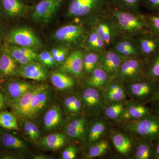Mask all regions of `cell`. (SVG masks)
I'll use <instances>...</instances> for the list:
<instances>
[{
	"label": "cell",
	"mask_w": 159,
	"mask_h": 159,
	"mask_svg": "<svg viewBox=\"0 0 159 159\" xmlns=\"http://www.w3.org/2000/svg\"><path fill=\"white\" fill-rule=\"evenodd\" d=\"M67 2L66 16L79 23L93 28L96 22L107 14L111 0H65Z\"/></svg>",
	"instance_id": "6da1fadb"
},
{
	"label": "cell",
	"mask_w": 159,
	"mask_h": 159,
	"mask_svg": "<svg viewBox=\"0 0 159 159\" xmlns=\"http://www.w3.org/2000/svg\"><path fill=\"white\" fill-rule=\"evenodd\" d=\"M114 20L120 34L135 39L149 32L145 14L133 12L111 6L107 13Z\"/></svg>",
	"instance_id": "7a4b0ae2"
},
{
	"label": "cell",
	"mask_w": 159,
	"mask_h": 159,
	"mask_svg": "<svg viewBox=\"0 0 159 159\" xmlns=\"http://www.w3.org/2000/svg\"><path fill=\"white\" fill-rule=\"evenodd\" d=\"M91 29L79 23H71L57 29L52 38L61 46L73 51L83 48Z\"/></svg>",
	"instance_id": "3957f363"
},
{
	"label": "cell",
	"mask_w": 159,
	"mask_h": 159,
	"mask_svg": "<svg viewBox=\"0 0 159 159\" xmlns=\"http://www.w3.org/2000/svg\"><path fill=\"white\" fill-rule=\"evenodd\" d=\"M122 126L139 139L154 142L159 139V117L153 113L138 120L123 122Z\"/></svg>",
	"instance_id": "277c9868"
},
{
	"label": "cell",
	"mask_w": 159,
	"mask_h": 159,
	"mask_svg": "<svg viewBox=\"0 0 159 159\" xmlns=\"http://www.w3.org/2000/svg\"><path fill=\"white\" fill-rule=\"evenodd\" d=\"M123 83L126 94L130 98L146 104L153 97L158 81L145 77L136 81Z\"/></svg>",
	"instance_id": "5b68a950"
},
{
	"label": "cell",
	"mask_w": 159,
	"mask_h": 159,
	"mask_svg": "<svg viewBox=\"0 0 159 159\" xmlns=\"http://www.w3.org/2000/svg\"><path fill=\"white\" fill-rule=\"evenodd\" d=\"M6 40L11 44L28 47L36 51L43 48L40 40L33 30L27 26L11 29L7 34Z\"/></svg>",
	"instance_id": "8992f818"
},
{
	"label": "cell",
	"mask_w": 159,
	"mask_h": 159,
	"mask_svg": "<svg viewBox=\"0 0 159 159\" xmlns=\"http://www.w3.org/2000/svg\"><path fill=\"white\" fill-rule=\"evenodd\" d=\"M64 1L39 0L33 6L31 15V19L38 24H49L55 17Z\"/></svg>",
	"instance_id": "52a82bcc"
},
{
	"label": "cell",
	"mask_w": 159,
	"mask_h": 159,
	"mask_svg": "<svg viewBox=\"0 0 159 159\" xmlns=\"http://www.w3.org/2000/svg\"><path fill=\"white\" fill-rule=\"evenodd\" d=\"M145 77L144 59L130 58L122 61L116 78L126 83L136 81Z\"/></svg>",
	"instance_id": "ba28073f"
},
{
	"label": "cell",
	"mask_w": 159,
	"mask_h": 159,
	"mask_svg": "<svg viewBox=\"0 0 159 159\" xmlns=\"http://www.w3.org/2000/svg\"><path fill=\"white\" fill-rule=\"evenodd\" d=\"M93 28L108 48L120 35L114 20L107 14L100 17Z\"/></svg>",
	"instance_id": "9c48e42d"
},
{
	"label": "cell",
	"mask_w": 159,
	"mask_h": 159,
	"mask_svg": "<svg viewBox=\"0 0 159 159\" xmlns=\"http://www.w3.org/2000/svg\"><path fill=\"white\" fill-rule=\"evenodd\" d=\"M111 48L124 60L130 58L143 59L142 52L135 39L120 34Z\"/></svg>",
	"instance_id": "30bf717a"
},
{
	"label": "cell",
	"mask_w": 159,
	"mask_h": 159,
	"mask_svg": "<svg viewBox=\"0 0 159 159\" xmlns=\"http://www.w3.org/2000/svg\"><path fill=\"white\" fill-rule=\"evenodd\" d=\"M82 101L89 111L94 115H99L103 111L106 106L102 90L88 86L82 93Z\"/></svg>",
	"instance_id": "8fae6325"
},
{
	"label": "cell",
	"mask_w": 159,
	"mask_h": 159,
	"mask_svg": "<svg viewBox=\"0 0 159 159\" xmlns=\"http://www.w3.org/2000/svg\"><path fill=\"white\" fill-rule=\"evenodd\" d=\"M83 56V48L73 50L61 65L60 70L74 76H82L84 74Z\"/></svg>",
	"instance_id": "7c38bea8"
},
{
	"label": "cell",
	"mask_w": 159,
	"mask_h": 159,
	"mask_svg": "<svg viewBox=\"0 0 159 159\" xmlns=\"http://www.w3.org/2000/svg\"><path fill=\"white\" fill-rule=\"evenodd\" d=\"M17 75L25 79L43 81L48 79V71L40 62L33 61L21 65L18 70Z\"/></svg>",
	"instance_id": "4fadbf2b"
},
{
	"label": "cell",
	"mask_w": 159,
	"mask_h": 159,
	"mask_svg": "<svg viewBox=\"0 0 159 159\" xmlns=\"http://www.w3.org/2000/svg\"><path fill=\"white\" fill-rule=\"evenodd\" d=\"M153 113L151 108L144 102L134 100L126 102V107L120 120L122 122L133 121L142 119Z\"/></svg>",
	"instance_id": "5bb4252c"
},
{
	"label": "cell",
	"mask_w": 159,
	"mask_h": 159,
	"mask_svg": "<svg viewBox=\"0 0 159 159\" xmlns=\"http://www.w3.org/2000/svg\"><path fill=\"white\" fill-rule=\"evenodd\" d=\"M124 59L111 48L102 53L100 66L109 75L111 79L116 78L120 66Z\"/></svg>",
	"instance_id": "9a60e30c"
},
{
	"label": "cell",
	"mask_w": 159,
	"mask_h": 159,
	"mask_svg": "<svg viewBox=\"0 0 159 159\" xmlns=\"http://www.w3.org/2000/svg\"><path fill=\"white\" fill-rule=\"evenodd\" d=\"M47 87L46 84H44L34 85V87L28 91L18 99L10 101L9 104H10L15 113L20 117L25 118L31 99L34 94Z\"/></svg>",
	"instance_id": "2e32d148"
},
{
	"label": "cell",
	"mask_w": 159,
	"mask_h": 159,
	"mask_svg": "<svg viewBox=\"0 0 159 159\" xmlns=\"http://www.w3.org/2000/svg\"><path fill=\"white\" fill-rule=\"evenodd\" d=\"M102 93L107 104L124 101L127 94L123 83L116 78L111 80Z\"/></svg>",
	"instance_id": "e0dca14e"
},
{
	"label": "cell",
	"mask_w": 159,
	"mask_h": 159,
	"mask_svg": "<svg viewBox=\"0 0 159 159\" xmlns=\"http://www.w3.org/2000/svg\"><path fill=\"white\" fill-rule=\"evenodd\" d=\"M135 39L142 52L143 59L159 52V38L150 32L141 34Z\"/></svg>",
	"instance_id": "ac0fdd59"
},
{
	"label": "cell",
	"mask_w": 159,
	"mask_h": 159,
	"mask_svg": "<svg viewBox=\"0 0 159 159\" xmlns=\"http://www.w3.org/2000/svg\"><path fill=\"white\" fill-rule=\"evenodd\" d=\"M7 50L16 61L21 65L38 61L37 51L31 48L11 44Z\"/></svg>",
	"instance_id": "d6986e66"
},
{
	"label": "cell",
	"mask_w": 159,
	"mask_h": 159,
	"mask_svg": "<svg viewBox=\"0 0 159 159\" xmlns=\"http://www.w3.org/2000/svg\"><path fill=\"white\" fill-rule=\"evenodd\" d=\"M49 98L50 92L48 87L34 94L25 118L33 119L37 117L47 105Z\"/></svg>",
	"instance_id": "ffe728a7"
},
{
	"label": "cell",
	"mask_w": 159,
	"mask_h": 159,
	"mask_svg": "<svg viewBox=\"0 0 159 159\" xmlns=\"http://www.w3.org/2000/svg\"><path fill=\"white\" fill-rule=\"evenodd\" d=\"M2 10L9 17H20L25 14L29 6L23 0H0Z\"/></svg>",
	"instance_id": "44dd1931"
},
{
	"label": "cell",
	"mask_w": 159,
	"mask_h": 159,
	"mask_svg": "<svg viewBox=\"0 0 159 159\" xmlns=\"http://www.w3.org/2000/svg\"><path fill=\"white\" fill-rule=\"evenodd\" d=\"M34 86L23 80H13L5 84L4 90L10 101H12L21 97Z\"/></svg>",
	"instance_id": "7402d4cb"
},
{
	"label": "cell",
	"mask_w": 159,
	"mask_h": 159,
	"mask_svg": "<svg viewBox=\"0 0 159 159\" xmlns=\"http://www.w3.org/2000/svg\"><path fill=\"white\" fill-rule=\"evenodd\" d=\"M86 123V121L84 118L73 119L66 126L67 135L72 139L85 141L87 136Z\"/></svg>",
	"instance_id": "603a6c76"
},
{
	"label": "cell",
	"mask_w": 159,
	"mask_h": 159,
	"mask_svg": "<svg viewBox=\"0 0 159 159\" xmlns=\"http://www.w3.org/2000/svg\"><path fill=\"white\" fill-rule=\"evenodd\" d=\"M111 78L100 66L96 68L88 77L86 83L88 86L103 90Z\"/></svg>",
	"instance_id": "cb8c5ba5"
},
{
	"label": "cell",
	"mask_w": 159,
	"mask_h": 159,
	"mask_svg": "<svg viewBox=\"0 0 159 159\" xmlns=\"http://www.w3.org/2000/svg\"><path fill=\"white\" fill-rule=\"evenodd\" d=\"M63 122L62 111L57 105L52 106L45 114L43 125L46 130H54L59 127Z\"/></svg>",
	"instance_id": "d4e9b609"
},
{
	"label": "cell",
	"mask_w": 159,
	"mask_h": 159,
	"mask_svg": "<svg viewBox=\"0 0 159 159\" xmlns=\"http://www.w3.org/2000/svg\"><path fill=\"white\" fill-rule=\"evenodd\" d=\"M111 140L116 149L122 155L126 156L132 152L133 142L126 134L116 132L112 136Z\"/></svg>",
	"instance_id": "484cf974"
},
{
	"label": "cell",
	"mask_w": 159,
	"mask_h": 159,
	"mask_svg": "<svg viewBox=\"0 0 159 159\" xmlns=\"http://www.w3.org/2000/svg\"><path fill=\"white\" fill-rule=\"evenodd\" d=\"M18 68L16 61L7 49L3 50L0 57V76L8 77L16 75Z\"/></svg>",
	"instance_id": "4316f807"
},
{
	"label": "cell",
	"mask_w": 159,
	"mask_h": 159,
	"mask_svg": "<svg viewBox=\"0 0 159 159\" xmlns=\"http://www.w3.org/2000/svg\"><path fill=\"white\" fill-rule=\"evenodd\" d=\"M83 48L92 52L102 54L108 48L93 28H92L87 36Z\"/></svg>",
	"instance_id": "83f0119b"
},
{
	"label": "cell",
	"mask_w": 159,
	"mask_h": 159,
	"mask_svg": "<svg viewBox=\"0 0 159 159\" xmlns=\"http://www.w3.org/2000/svg\"><path fill=\"white\" fill-rule=\"evenodd\" d=\"M136 145L134 158L155 159L154 142L146 139H139Z\"/></svg>",
	"instance_id": "f1b7e54d"
},
{
	"label": "cell",
	"mask_w": 159,
	"mask_h": 159,
	"mask_svg": "<svg viewBox=\"0 0 159 159\" xmlns=\"http://www.w3.org/2000/svg\"><path fill=\"white\" fill-rule=\"evenodd\" d=\"M66 135L61 133L49 134L40 141V145L48 150L57 151L63 147L67 142Z\"/></svg>",
	"instance_id": "f546056e"
},
{
	"label": "cell",
	"mask_w": 159,
	"mask_h": 159,
	"mask_svg": "<svg viewBox=\"0 0 159 159\" xmlns=\"http://www.w3.org/2000/svg\"><path fill=\"white\" fill-rule=\"evenodd\" d=\"M69 74L62 71H55L51 74V83L56 88L61 90L72 88L75 85V81Z\"/></svg>",
	"instance_id": "4dcf8cb0"
},
{
	"label": "cell",
	"mask_w": 159,
	"mask_h": 159,
	"mask_svg": "<svg viewBox=\"0 0 159 159\" xmlns=\"http://www.w3.org/2000/svg\"><path fill=\"white\" fill-rule=\"evenodd\" d=\"M102 54L84 49V74L88 77L100 65Z\"/></svg>",
	"instance_id": "1f68e13d"
},
{
	"label": "cell",
	"mask_w": 159,
	"mask_h": 159,
	"mask_svg": "<svg viewBox=\"0 0 159 159\" xmlns=\"http://www.w3.org/2000/svg\"><path fill=\"white\" fill-rule=\"evenodd\" d=\"M145 77L159 81V52L144 59Z\"/></svg>",
	"instance_id": "d6a6232c"
},
{
	"label": "cell",
	"mask_w": 159,
	"mask_h": 159,
	"mask_svg": "<svg viewBox=\"0 0 159 159\" xmlns=\"http://www.w3.org/2000/svg\"><path fill=\"white\" fill-rule=\"evenodd\" d=\"M107 129V126L101 119H97L91 123L87 133L88 138L91 143H94L102 139Z\"/></svg>",
	"instance_id": "836d02e7"
},
{
	"label": "cell",
	"mask_w": 159,
	"mask_h": 159,
	"mask_svg": "<svg viewBox=\"0 0 159 159\" xmlns=\"http://www.w3.org/2000/svg\"><path fill=\"white\" fill-rule=\"evenodd\" d=\"M126 102L124 101L108 103L103 110L104 115L111 120H120L125 110Z\"/></svg>",
	"instance_id": "e575fe53"
},
{
	"label": "cell",
	"mask_w": 159,
	"mask_h": 159,
	"mask_svg": "<svg viewBox=\"0 0 159 159\" xmlns=\"http://www.w3.org/2000/svg\"><path fill=\"white\" fill-rule=\"evenodd\" d=\"M93 143L86 154L87 158H93L102 156L109 149V143L106 139H101Z\"/></svg>",
	"instance_id": "d590c367"
},
{
	"label": "cell",
	"mask_w": 159,
	"mask_h": 159,
	"mask_svg": "<svg viewBox=\"0 0 159 159\" xmlns=\"http://www.w3.org/2000/svg\"><path fill=\"white\" fill-rule=\"evenodd\" d=\"M111 6L133 12H140L141 0H111Z\"/></svg>",
	"instance_id": "8d00e7d4"
},
{
	"label": "cell",
	"mask_w": 159,
	"mask_h": 159,
	"mask_svg": "<svg viewBox=\"0 0 159 159\" xmlns=\"http://www.w3.org/2000/svg\"><path fill=\"white\" fill-rule=\"evenodd\" d=\"M0 126L9 130H19L17 118L14 114L7 111L0 112Z\"/></svg>",
	"instance_id": "74e56055"
},
{
	"label": "cell",
	"mask_w": 159,
	"mask_h": 159,
	"mask_svg": "<svg viewBox=\"0 0 159 159\" xmlns=\"http://www.w3.org/2000/svg\"><path fill=\"white\" fill-rule=\"evenodd\" d=\"M3 145L10 149H23L26 148L25 142L20 139L9 133H5L2 136Z\"/></svg>",
	"instance_id": "f35d334b"
},
{
	"label": "cell",
	"mask_w": 159,
	"mask_h": 159,
	"mask_svg": "<svg viewBox=\"0 0 159 159\" xmlns=\"http://www.w3.org/2000/svg\"><path fill=\"white\" fill-rule=\"evenodd\" d=\"M64 104L70 113L78 114L82 108V100L76 95H70L65 98Z\"/></svg>",
	"instance_id": "ab89813d"
},
{
	"label": "cell",
	"mask_w": 159,
	"mask_h": 159,
	"mask_svg": "<svg viewBox=\"0 0 159 159\" xmlns=\"http://www.w3.org/2000/svg\"><path fill=\"white\" fill-rule=\"evenodd\" d=\"M145 15L149 32L159 38V14L149 12Z\"/></svg>",
	"instance_id": "60d3db41"
},
{
	"label": "cell",
	"mask_w": 159,
	"mask_h": 159,
	"mask_svg": "<svg viewBox=\"0 0 159 159\" xmlns=\"http://www.w3.org/2000/svg\"><path fill=\"white\" fill-rule=\"evenodd\" d=\"M23 126L25 133L29 139L34 142L37 141L40 135L39 129L37 125L27 120L24 122Z\"/></svg>",
	"instance_id": "b9f144b4"
},
{
	"label": "cell",
	"mask_w": 159,
	"mask_h": 159,
	"mask_svg": "<svg viewBox=\"0 0 159 159\" xmlns=\"http://www.w3.org/2000/svg\"><path fill=\"white\" fill-rule=\"evenodd\" d=\"M38 61L48 68H52L56 65L53 56L49 51H43L38 54Z\"/></svg>",
	"instance_id": "7bdbcfd3"
},
{
	"label": "cell",
	"mask_w": 159,
	"mask_h": 159,
	"mask_svg": "<svg viewBox=\"0 0 159 159\" xmlns=\"http://www.w3.org/2000/svg\"><path fill=\"white\" fill-rule=\"evenodd\" d=\"M142 6L150 13L159 14V0H141Z\"/></svg>",
	"instance_id": "ee69618b"
},
{
	"label": "cell",
	"mask_w": 159,
	"mask_h": 159,
	"mask_svg": "<svg viewBox=\"0 0 159 159\" xmlns=\"http://www.w3.org/2000/svg\"><path fill=\"white\" fill-rule=\"evenodd\" d=\"M77 148L74 145H70L63 151L61 157L63 159H75L77 156Z\"/></svg>",
	"instance_id": "f6af8a7d"
},
{
	"label": "cell",
	"mask_w": 159,
	"mask_h": 159,
	"mask_svg": "<svg viewBox=\"0 0 159 159\" xmlns=\"http://www.w3.org/2000/svg\"><path fill=\"white\" fill-rule=\"evenodd\" d=\"M62 47V46H61ZM70 50L65 47H62L61 51L57 57L54 58V61L56 63V65L62 64L65 61L67 58L70 54Z\"/></svg>",
	"instance_id": "bcb514c9"
},
{
	"label": "cell",
	"mask_w": 159,
	"mask_h": 159,
	"mask_svg": "<svg viewBox=\"0 0 159 159\" xmlns=\"http://www.w3.org/2000/svg\"><path fill=\"white\" fill-rule=\"evenodd\" d=\"M10 100L7 96L0 90V111L5 109L9 104Z\"/></svg>",
	"instance_id": "7dc6e473"
},
{
	"label": "cell",
	"mask_w": 159,
	"mask_h": 159,
	"mask_svg": "<svg viewBox=\"0 0 159 159\" xmlns=\"http://www.w3.org/2000/svg\"><path fill=\"white\" fill-rule=\"evenodd\" d=\"M154 102H159V81H158L156 89L153 97L151 98L150 102H149L151 103Z\"/></svg>",
	"instance_id": "c3c4849f"
},
{
	"label": "cell",
	"mask_w": 159,
	"mask_h": 159,
	"mask_svg": "<svg viewBox=\"0 0 159 159\" xmlns=\"http://www.w3.org/2000/svg\"><path fill=\"white\" fill-rule=\"evenodd\" d=\"M152 106L151 107L154 114L159 117V102H152Z\"/></svg>",
	"instance_id": "681fc988"
},
{
	"label": "cell",
	"mask_w": 159,
	"mask_h": 159,
	"mask_svg": "<svg viewBox=\"0 0 159 159\" xmlns=\"http://www.w3.org/2000/svg\"><path fill=\"white\" fill-rule=\"evenodd\" d=\"M62 47L61 46L60 47H57V48H53L50 51L51 53V55L53 56V58H55L57 57L58 54H59L61 51Z\"/></svg>",
	"instance_id": "f907efd6"
},
{
	"label": "cell",
	"mask_w": 159,
	"mask_h": 159,
	"mask_svg": "<svg viewBox=\"0 0 159 159\" xmlns=\"http://www.w3.org/2000/svg\"><path fill=\"white\" fill-rule=\"evenodd\" d=\"M154 142L155 159H159V139Z\"/></svg>",
	"instance_id": "816d5d0a"
},
{
	"label": "cell",
	"mask_w": 159,
	"mask_h": 159,
	"mask_svg": "<svg viewBox=\"0 0 159 159\" xmlns=\"http://www.w3.org/2000/svg\"><path fill=\"white\" fill-rule=\"evenodd\" d=\"M34 159H51L49 157L44 155H35L34 156Z\"/></svg>",
	"instance_id": "f5cc1de1"
},
{
	"label": "cell",
	"mask_w": 159,
	"mask_h": 159,
	"mask_svg": "<svg viewBox=\"0 0 159 159\" xmlns=\"http://www.w3.org/2000/svg\"><path fill=\"white\" fill-rule=\"evenodd\" d=\"M3 33V30L2 27L0 25V40L2 39V37Z\"/></svg>",
	"instance_id": "db71d44e"
},
{
	"label": "cell",
	"mask_w": 159,
	"mask_h": 159,
	"mask_svg": "<svg viewBox=\"0 0 159 159\" xmlns=\"http://www.w3.org/2000/svg\"><path fill=\"white\" fill-rule=\"evenodd\" d=\"M2 6H1V2H0V17L2 15Z\"/></svg>",
	"instance_id": "11a10c76"
},
{
	"label": "cell",
	"mask_w": 159,
	"mask_h": 159,
	"mask_svg": "<svg viewBox=\"0 0 159 159\" xmlns=\"http://www.w3.org/2000/svg\"><path fill=\"white\" fill-rule=\"evenodd\" d=\"M3 51L2 48V46H0V57H1V54H2V52Z\"/></svg>",
	"instance_id": "9f6ffc18"
},
{
	"label": "cell",
	"mask_w": 159,
	"mask_h": 159,
	"mask_svg": "<svg viewBox=\"0 0 159 159\" xmlns=\"http://www.w3.org/2000/svg\"><path fill=\"white\" fill-rule=\"evenodd\" d=\"M29 1H34V2H35V1H36V2H38V1H39V0H29ZM36 2H35V3H36Z\"/></svg>",
	"instance_id": "6f0895ef"
}]
</instances>
